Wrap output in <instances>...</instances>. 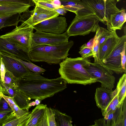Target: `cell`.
Masks as SVG:
<instances>
[{
	"instance_id": "6da1fadb",
	"label": "cell",
	"mask_w": 126,
	"mask_h": 126,
	"mask_svg": "<svg viewBox=\"0 0 126 126\" xmlns=\"http://www.w3.org/2000/svg\"><path fill=\"white\" fill-rule=\"evenodd\" d=\"M17 82V89L30 99L41 101L62 91L67 83L61 77L50 79L32 72L18 79Z\"/></svg>"
},
{
	"instance_id": "7a4b0ae2",
	"label": "cell",
	"mask_w": 126,
	"mask_h": 126,
	"mask_svg": "<svg viewBox=\"0 0 126 126\" xmlns=\"http://www.w3.org/2000/svg\"><path fill=\"white\" fill-rule=\"evenodd\" d=\"M90 61L88 58L66 57L59 64V72L61 77L67 83L86 85L97 82L84 67Z\"/></svg>"
},
{
	"instance_id": "3957f363",
	"label": "cell",
	"mask_w": 126,
	"mask_h": 126,
	"mask_svg": "<svg viewBox=\"0 0 126 126\" xmlns=\"http://www.w3.org/2000/svg\"><path fill=\"white\" fill-rule=\"evenodd\" d=\"M74 44L72 40L56 45H41L32 48L28 53L31 61L44 62L49 64H60L69 55V51Z\"/></svg>"
},
{
	"instance_id": "277c9868",
	"label": "cell",
	"mask_w": 126,
	"mask_h": 126,
	"mask_svg": "<svg viewBox=\"0 0 126 126\" xmlns=\"http://www.w3.org/2000/svg\"><path fill=\"white\" fill-rule=\"evenodd\" d=\"M99 21L95 14L81 17L76 16L66 31L69 37L96 32Z\"/></svg>"
},
{
	"instance_id": "5b68a950",
	"label": "cell",
	"mask_w": 126,
	"mask_h": 126,
	"mask_svg": "<svg viewBox=\"0 0 126 126\" xmlns=\"http://www.w3.org/2000/svg\"><path fill=\"white\" fill-rule=\"evenodd\" d=\"M33 30L32 27L21 28L17 26L11 31L0 36L28 54L32 48Z\"/></svg>"
},
{
	"instance_id": "8992f818",
	"label": "cell",
	"mask_w": 126,
	"mask_h": 126,
	"mask_svg": "<svg viewBox=\"0 0 126 126\" xmlns=\"http://www.w3.org/2000/svg\"><path fill=\"white\" fill-rule=\"evenodd\" d=\"M34 8L29 10L20 15L19 21L22 22L18 27L25 28L32 27L45 20L58 16L59 14L54 10H50L42 8L36 4Z\"/></svg>"
},
{
	"instance_id": "52a82bcc",
	"label": "cell",
	"mask_w": 126,
	"mask_h": 126,
	"mask_svg": "<svg viewBox=\"0 0 126 126\" xmlns=\"http://www.w3.org/2000/svg\"><path fill=\"white\" fill-rule=\"evenodd\" d=\"M95 13L100 21L106 25L111 15L120 10L116 0H81Z\"/></svg>"
},
{
	"instance_id": "ba28073f",
	"label": "cell",
	"mask_w": 126,
	"mask_h": 126,
	"mask_svg": "<svg viewBox=\"0 0 126 126\" xmlns=\"http://www.w3.org/2000/svg\"><path fill=\"white\" fill-rule=\"evenodd\" d=\"M84 67L97 82L101 83V87L112 90L114 87L115 79L113 72L100 64L89 62L83 66Z\"/></svg>"
},
{
	"instance_id": "9c48e42d",
	"label": "cell",
	"mask_w": 126,
	"mask_h": 126,
	"mask_svg": "<svg viewBox=\"0 0 126 126\" xmlns=\"http://www.w3.org/2000/svg\"><path fill=\"white\" fill-rule=\"evenodd\" d=\"M126 43V35L125 34L120 37L109 57L100 64L117 74L124 73L122 66L121 53Z\"/></svg>"
},
{
	"instance_id": "30bf717a",
	"label": "cell",
	"mask_w": 126,
	"mask_h": 126,
	"mask_svg": "<svg viewBox=\"0 0 126 126\" xmlns=\"http://www.w3.org/2000/svg\"><path fill=\"white\" fill-rule=\"evenodd\" d=\"M69 37L66 31L58 34L36 31L32 35V48L39 46L56 45L65 43L69 41Z\"/></svg>"
},
{
	"instance_id": "8fae6325",
	"label": "cell",
	"mask_w": 126,
	"mask_h": 126,
	"mask_svg": "<svg viewBox=\"0 0 126 126\" xmlns=\"http://www.w3.org/2000/svg\"><path fill=\"white\" fill-rule=\"evenodd\" d=\"M32 27L36 31L60 34L66 31L67 23L64 17L58 16L43 21Z\"/></svg>"
},
{
	"instance_id": "7c38bea8",
	"label": "cell",
	"mask_w": 126,
	"mask_h": 126,
	"mask_svg": "<svg viewBox=\"0 0 126 126\" xmlns=\"http://www.w3.org/2000/svg\"><path fill=\"white\" fill-rule=\"evenodd\" d=\"M0 57L2 59L6 70L18 79L31 72L22 63L7 53L0 52Z\"/></svg>"
},
{
	"instance_id": "4fadbf2b",
	"label": "cell",
	"mask_w": 126,
	"mask_h": 126,
	"mask_svg": "<svg viewBox=\"0 0 126 126\" xmlns=\"http://www.w3.org/2000/svg\"><path fill=\"white\" fill-rule=\"evenodd\" d=\"M123 104L117 108L115 112L107 114L104 118L94 121V126H126V109H123Z\"/></svg>"
},
{
	"instance_id": "5bb4252c",
	"label": "cell",
	"mask_w": 126,
	"mask_h": 126,
	"mask_svg": "<svg viewBox=\"0 0 126 126\" xmlns=\"http://www.w3.org/2000/svg\"><path fill=\"white\" fill-rule=\"evenodd\" d=\"M61 5L67 11L74 13L76 16L81 17L95 14L93 11L81 0H59Z\"/></svg>"
},
{
	"instance_id": "9a60e30c",
	"label": "cell",
	"mask_w": 126,
	"mask_h": 126,
	"mask_svg": "<svg viewBox=\"0 0 126 126\" xmlns=\"http://www.w3.org/2000/svg\"><path fill=\"white\" fill-rule=\"evenodd\" d=\"M116 31L99 46L98 60L100 64L103 63L110 56L119 39Z\"/></svg>"
},
{
	"instance_id": "2e32d148",
	"label": "cell",
	"mask_w": 126,
	"mask_h": 126,
	"mask_svg": "<svg viewBox=\"0 0 126 126\" xmlns=\"http://www.w3.org/2000/svg\"><path fill=\"white\" fill-rule=\"evenodd\" d=\"M0 52H6L19 59L31 62L28 54L19 49L0 36Z\"/></svg>"
},
{
	"instance_id": "e0dca14e",
	"label": "cell",
	"mask_w": 126,
	"mask_h": 126,
	"mask_svg": "<svg viewBox=\"0 0 126 126\" xmlns=\"http://www.w3.org/2000/svg\"><path fill=\"white\" fill-rule=\"evenodd\" d=\"M117 92L116 88L113 91L101 87L96 88L94 99L97 106L101 110L105 109Z\"/></svg>"
},
{
	"instance_id": "ac0fdd59",
	"label": "cell",
	"mask_w": 126,
	"mask_h": 126,
	"mask_svg": "<svg viewBox=\"0 0 126 126\" xmlns=\"http://www.w3.org/2000/svg\"><path fill=\"white\" fill-rule=\"evenodd\" d=\"M126 21L125 9L122 8L118 12L111 15L106 25L108 30L111 32L122 29Z\"/></svg>"
},
{
	"instance_id": "d6986e66",
	"label": "cell",
	"mask_w": 126,
	"mask_h": 126,
	"mask_svg": "<svg viewBox=\"0 0 126 126\" xmlns=\"http://www.w3.org/2000/svg\"><path fill=\"white\" fill-rule=\"evenodd\" d=\"M30 6L17 3L0 4V16L21 14L29 10Z\"/></svg>"
},
{
	"instance_id": "ffe728a7",
	"label": "cell",
	"mask_w": 126,
	"mask_h": 126,
	"mask_svg": "<svg viewBox=\"0 0 126 126\" xmlns=\"http://www.w3.org/2000/svg\"><path fill=\"white\" fill-rule=\"evenodd\" d=\"M47 107L46 105L43 104L37 105L31 111L26 126H39Z\"/></svg>"
},
{
	"instance_id": "44dd1931",
	"label": "cell",
	"mask_w": 126,
	"mask_h": 126,
	"mask_svg": "<svg viewBox=\"0 0 126 126\" xmlns=\"http://www.w3.org/2000/svg\"><path fill=\"white\" fill-rule=\"evenodd\" d=\"M14 89L13 97L15 103L21 109L29 110V104L31 99L17 88Z\"/></svg>"
},
{
	"instance_id": "7402d4cb",
	"label": "cell",
	"mask_w": 126,
	"mask_h": 126,
	"mask_svg": "<svg viewBox=\"0 0 126 126\" xmlns=\"http://www.w3.org/2000/svg\"><path fill=\"white\" fill-rule=\"evenodd\" d=\"M55 114L56 126H72V118L59 110L52 108Z\"/></svg>"
},
{
	"instance_id": "603a6c76",
	"label": "cell",
	"mask_w": 126,
	"mask_h": 126,
	"mask_svg": "<svg viewBox=\"0 0 126 126\" xmlns=\"http://www.w3.org/2000/svg\"><path fill=\"white\" fill-rule=\"evenodd\" d=\"M39 126H56L55 113L51 107H46Z\"/></svg>"
},
{
	"instance_id": "cb8c5ba5",
	"label": "cell",
	"mask_w": 126,
	"mask_h": 126,
	"mask_svg": "<svg viewBox=\"0 0 126 126\" xmlns=\"http://www.w3.org/2000/svg\"><path fill=\"white\" fill-rule=\"evenodd\" d=\"M20 14L0 16V30L3 28L14 26L16 27L19 21V18Z\"/></svg>"
},
{
	"instance_id": "d4e9b609",
	"label": "cell",
	"mask_w": 126,
	"mask_h": 126,
	"mask_svg": "<svg viewBox=\"0 0 126 126\" xmlns=\"http://www.w3.org/2000/svg\"><path fill=\"white\" fill-rule=\"evenodd\" d=\"M31 111H29L23 115L17 117L14 116L8 122L3 126H26L28 121L31 115Z\"/></svg>"
},
{
	"instance_id": "484cf974",
	"label": "cell",
	"mask_w": 126,
	"mask_h": 126,
	"mask_svg": "<svg viewBox=\"0 0 126 126\" xmlns=\"http://www.w3.org/2000/svg\"><path fill=\"white\" fill-rule=\"evenodd\" d=\"M126 74L125 73L119 79L117 87L119 103V107L123 102L126 97Z\"/></svg>"
},
{
	"instance_id": "4316f807",
	"label": "cell",
	"mask_w": 126,
	"mask_h": 126,
	"mask_svg": "<svg viewBox=\"0 0 126 126\" xmlns=\"http://www.w3.org/2000/svg\"><path fill=\"white\" fill-rule=\"evenodd\" d=\"M119 103L118 93L117 91L107 107L104 110H101L103 116H104L106 115L115 112L117 108L119 107L118 106Z\"/></svg>"
},
{
	"instance_id": "83f0119b",
	"label": "cell",
	"mask_w": 126,
	"mask_h": 126,
	"mask_svg": "<svg viewBox=\"0 0 126 126\" xmlns=\"http://www.w3.org/2000/svg\"><path fill=\"white\" fill-rule=\"evenodd\" d=\"M99 27V26L97 30L94 37V43L92 49L93 54V57L94 58V62L99 63L98 53L100 46Z\"/></svg>"
},
{
	"instance_id": "f1b7e54d",
	"label": "cell",
	"mask_w": 126,
	"mask_h": 126,
	"mask_svg": "<svg viewBox=\"0 0 126 126\" xmlns=\"http://www.w3.org/2000/svg\"><path fill=\"white\" fill-rule=\"evenodd\" d=\"M17 80L11 73L7 70L4 79L5 84L12 89H17L18 87Z\"/></svg>"
},
{
	"instance_id": "f546056e",
	"label": "cell",
	"mask_w": 126,
	"mask_h": 126,
	"mask_svg": "<svg viewBox=\"0 0 126 126\" xmlns=\"http://www.w3.org/2000/svg\"><path fill=\"white\" fill-rule=\"evenodd\" d=\"M13 56L16 60L22 63L27 68L32 72L40 74L46 71L45 69L35 65L31 62H29L22 60Z\"/></svg>"
},
{
	"instance_id": "4dcf8cb0",
	"label": "cell",
	"mask_w": 126,
	"mask_h": 126,
	"mask_svg": "<svg viewBox=\"0 0 126 126\" xmlns=\"http://www.w3.org/2000/svg\"><path fill=\"white\" fill-rule=\"evenodd\" d=\"M1 3H17L34 6L35 4L32 0H0Z\"/></svg>"
},
{
	"instance_id": "1f68e13d",
	"label": "cell",
	"mask_w": 126,
	"mask_h": 126,
	"mask_svg": "<svg viewBox=\"0 0 126 126\" xmlns=\"http://www.w3.org/2000/svg\"><path fill=\"white\" fill-rule=\"evenodd\" d=\"M8 103L17 117L21 116L29 112V110H22L20 108L14 101L11 103Z\"/></svg>"
},
{
	"instance_id": "d6a6232c",
	"label": "cell",
	"mask_w": 126,
	"mask_h": 126,
	"mask_svg": "<svg viewBox=\"0 0 126 126\" xmlns=\"http://www.w3.org/2000/svg\"><path fill=\"white\" fill-rule=\"evenodd\" d=\"M100 36L99 44L100 46L102 43L107 38L112 35L113 32L107 30L101 27H99Z\"/></svg>"
},
{
	"instance_id": "836d02e7",
	"label": "cell",
	"mask_w": 126,
	"mask_h": 126,
	"mask_svg": "<svg viewBox=\"0 0 126 126\" xmlns=\"http://www.w3.org/2000/svg\"><path fill=\"white\" fill-rule=\"evenodd\" d=\"M79 53L81 57L84 58H88L93 56L92 49L86 47L84 44L80 47Z\"/></svg>"
},
{
	"instance_id": "e575fe53",
	"label": "cell",
	"mask_w": 126,
	"mask_h": 126,
	"mask_svg": "<svg viewBox=\"0 0 126 126\" xmlns=\"http://www.w3.org/2000/svg\"><path fill=\"white\" fill-rule=\"evenodd\" d=\"M51 1H34L35 4L44 8L50 10H54L57 9L54 5L51 4Z\"/></svg>"
},
{
	"instance_id": "d590c367",
	"label": "cell",
	"mask_w": 126,
	"mask_h": 126,
	"mask_svg": "<svg viewBox=\"0 0 126 126\" xmlns=\"http://www.w3.org/2000/svg\"><path fill=\"white\" fill-rule=\"evenodd\" d=\"M13 111L9 105L3 97L0 100V112Z\"/></svg>"
},
{
	"instance_id": "8d00e7d4",
	"label": "cell",
	"mask_w": 126,
	"mask_h": 126,
	"mask_svg": "<svg viewBox=\"0 0 126 126\" xmlns=\"http://www.w3.org/2000/svg\"><path fill=\"white\" fill-rule=\"evenodd\" d=\"M12 111L0 112V126H2Z\"/></svg>"
},
{
	"instance_id": "74e56055",
	"label": "cell",
	"mask_w": 126,
	"mask_h": 126,
	"mask_svg": "<svg viewBox=\"0 0 126 126\" xmlns=\"http://www.w3.org/2000/svg\"><path fill=\"white\" fill-rule=\"evenodd\" d=\"M7 71L2 59L0 57V74L2 82L4 83V79L5 73Z\"/></svg>"
},
{
	"instance_id": "f35d334b",
	"label": "cell",
	"mask_w": 126,
	"mask_h": 126,
	"mask_svg": "<svg viewBox=\"0 0 126 126\" xmlns=\"http://www.w3.org/2000/svg\"><path fill=\"white\" fill-rule=\"evenodd\" d=\"M126 44L124 47L121 53V62L122 68L124 73L126 72V57L125 55Z\"/></svg>"
},
{
	"instance_id": "ab89813d",
	"label": "cell",
	"mask_w": 126,
	"mask_h": 126,
	"mask_svg": "<svg viewBox=\"0 0 126 126\" xmlns=\"http://www.w3.org/2000/svg\"><path fill=\"white\" fill-rule=\"evenodd\" d=\"M3 83L1 80L0 74V100L2 97L3 94L6 95L7 94L6 90L4 86Z\"/></svg>"
},
{
	"instance_id": "60d3db41",
	"label": "cell",
	"mask_w": 126,
	"mask_h": 126,
	"mask_svg": "<svg viewBox=\"0 0 126 126\" xmlns=\"http://www.w3.org/2000/svg\"><path fill=\"white\" fill-rule=\"evenodd\" d=\"M55 11L57 12L59 15H64L66 13V10L63 8H59L54 9Z\"/></svg>"
},
{
	"instance_id": "b9f144b4",
	"label": "cell",
	"mask_w": 126,
	"mask_h": 126,
	"mask_svg": "<svg viewBox=\"0 0 126 126\" xmlns=\"http://www.w3.org/2000/svg\"><path fill=\"white\" fill-rule=\"evenodd\" d=\"M94 40V38L91 39L86 44H84L85 46L92 49L93 44Z\"/></svg>"
},
{
	"instance_id": "7bdbcfd3",
	"label": "cell",
	"mask_w": 126,
	"mask_h": 126,
	"mask_svg": "<svg viewBox=\"0 0 126 126\" xmlns=\"http://www.w3.org/2000/svg\"><path fill=\"white\" fill-rule=\"evenodd\" d=\"M36 105V103L35 101H33L29 103V108L32 106H34Z\"/></svg>"
},
{
	"instance_id": "ee69618b",
	"label": "cell",
	"mask_w": 126,
	"mask_h": 126,
	"mask_svg": "<svg viewBox=\"0 0 126 126\" xmlns=\"http://www.w3.org/2000/svg\"><path fill=\"white\" fill-rule=\"evenodd\" d=\"M41 101L38 99H35V102L36 103V105L37 106L40 104Z\"/></svg>"
},
{
	"instance_id": "f6af8a7d",
	"label": "cell",
	"mask_w": 126,
	"mask_h": 126,
	"mask_svg": "<svg viewBox=\"0 0 126 126\" xmlns=\"http://www.w3.org/2000/svg\"><path fill=\"white\" fill-rule=\"evenodd\" d=\"M120 0H116L117 2H118Z\"/></svg>"
}]
</instances>
